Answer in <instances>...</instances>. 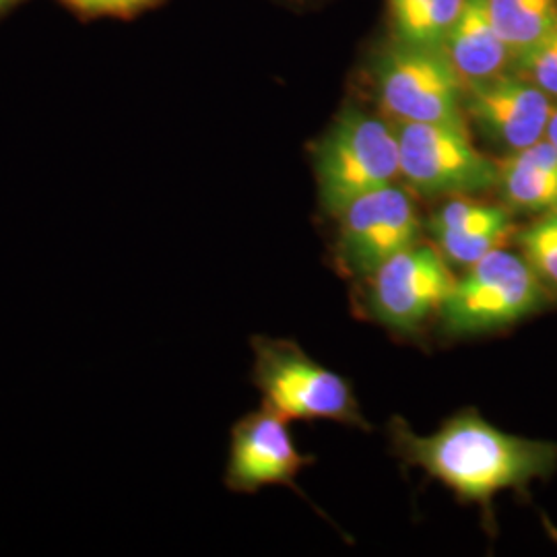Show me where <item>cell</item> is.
I'll return each mask as SVG.
<instances>
[{"label":"cell","mask_w":557,"mask_h":557,"mask_svg":"<svg viewBox=\"0 0 557 557\" xmlns=\"http://www.w3.org/2000/svg\"><path fill=\"white\" fill-rule=\"evenodd\" d=\"M391 434L398 455L409 465L442 481L462 502H478L487 515L496 494L520 492L549 478L557 467V444L506 434L475 411L448 419L432 436H418L395 418Z\"/></svg>","instance_id":"6da1fadb"},{"label":"cell","mask_w":557,"mask_h":557,"mask_svg":"<svg viewBox=\"0 0 557 557\" xmlns=\"http://www.w3.org/2000/svg\"><path fill=\"white\" fill-rule=\"evenodd\" d=\"M320 205L337 220L359 197L400 176L397 126L347 108L314 147Z\"/></svg>","instance_id":"7a4b0ae2"},{"label":"cell","mask_w":557,"mask_h":557,"mask_svg":"<svg viewBox=\"0 0 557 557\" xmlns=\"http://www.w3.org/2000/svg\"><path fill=\"white\" fill-rule=\"evenodd\" d=\"M549 298L527 259L499 246L455 281L438 317L446 335H483L537 314Z\"/></svg>","instance_id":"3957f363"},{"label":"cell","mask_w":557,"mask_h":557,"mask_svg":"<svg viewBox=\"0 0 557 557\" xmlns=\"http://www.w3.org/2000/svg\"><path fill=\"white\" fill-rule=\"evenodd\" d=\"M252 380L262 407L285 421L324 419L370 430L349 382L308 358L296 343L255 337Z\"/></svg>","instance_id":"277c9868"},{"label":"cell","mask_w":557,"mask_h":557,"mask_svg":"<svg viewBox=\"0 0 557 557\" xmlns=\"http://www.w3.org/2000/svg\"><path fill=\"white\" fill-rule=\"evenodd\" d=\"M376 94L397 124H465V83L444 50L395 40L380 54Z\"/></svg>","instance_id":"5b68a950"},{"label":"cell","mask_w":557,"mask_h":557,"mask_svg":"<svg viewBox=\"0 0 557 557\" xmlns=\"http://www.w3.org/2000/svg\"><path fill=\"white\" fill-rule=\"evenodd\" d=\"M400 176L423 197H460L498 186L499 165L479 153L467 126L397 124Z\"/></svg>","instance_id":"8992f818"},{"label":"cell","mask_w":557,"mask_h":557,"mask_svg":"<svg viewBox=\"0 0 557 557\" xmlns=\"http://www.w3.org/2000/svg\"><path fill=\"white\" fill-rule=\"evenodd\" d=\"M338 220V257L359 277H372L386 260L418 244V209L395 182L354 200Z\"/></svg>","instance_id":"52a82bcc"},{"label":"cell","mask_w":557,"mask_h":557,"mask_svg":"<svg viewBox=\"0 0 557 557\" xmlns=\"http://www.w3.org/2000/svg\"><path fill=\"white\" fill-rule=\"evenodd\" d=\"M455 281L438 248L418 242L372 275L368 306L384 326L416 333L432 314H438Z\"/></svg>","instance_id":"ba28073f"},{"label":"cell","mask_w":557,"mask_h":557,"mask_svg":"<svg viewBox=\"0 0 557 557\" xmlns=\"http://www.w3.org/2000/svg\"><path fill=\"white\" fill-rule=\"evenodd\" d=\"M465 116L508 153L545 139L556 101L518 71L465 87Z\"/></svg>","instance_id":"9c48e42d"},{"label":"cell","mask_w":557,"mask_h":557,"mask_svg":"<svg viewBox=\"0 0 557 557\" xmlns=\"http://www.w3.org/2000/svg\"><path fill=\"white\" fill-rule=\"evenodd\" d=\"M312 460L299 455L287 421L262 407L244 416L232 430L225 487L236 494H255L267 485H294L296 475Z\"/></svg>","instance_id":"30bf717a"},{"label":"cell","mask_w":557,"mask_h":557,"mask_svg":"<svg viewBox=\"0 0 557 557\" xmlns=\"http://www.w3.org/2000/svg\"><path fill=\"white\" fill-rule=\"evenodd\" d=\"M444 54L467 85L494 79L515 69L517 54L502 38L487 0H467L453 32L444 41Z\"/></svg>","instance_id":"8fae6325"},{"label":"cell","mask_w":557,"mask_h":557,"mask_svg":"<svg viewBox=\"0 0 557 557\" xmlns=\"http://www.w3.org/2000/svg\"><path fill=\"white\" fill-rule=\"evenodd\" d=\"M498 186L508 207L524 213L557 209V147L547 139L508 153L498 163Z\"/></svg>","instance_id":"7c38bea8"},{"label":"cell","mask_w":557,"mask_h":557,"mask_svg":"<svg viewBox=\"0 0 557 557\" xmlns=\"http://www.w3.org/2000/svg\"><path fill=\"white\" fill-rule=\"evenodd\" d=\"M467 0H388L395 40L442 50Z\"/></svg>","instance_id":"4fadbf2b"},{"label":"cell","mask_w":557,"mask_h":557,"mask_svg":"<svg viewBox=\"0 0 557 557\" xmlns=\"http://www.w3.org/2000/svg\"><path fill=\"white\" fill-rule=\"evenodd\" d=\"M487 7L517 59L557 27V0H487Z\"/></svg>","instance_id":"5bb4252c"},{"label":"cell","mask_w":557,"mask_h":557,"mask_svg":"<svg viewBox=\"0 0 557 557\" xmlns=\"http://www.w3.org/2000/svg\"><path fill=\"white\" fill-rule=\"evenodd\" d=\"M520 255L533 267L541 283L552 296H557V221L545 213L517 236Z\"/></svg>","instance_id":"9a60e30c"},{"label":"cell","mask_w":557,"mask_h":557,"mask_svg":"<svg viewBox=\"0 0 557 557\" xmlns=\"http://www.w3.org/2000/svg\"><path fill=\"white\" fill-rule=\"evenodd\" d=\"M510 234L512 227H479L460 232H434L432 236L436 239L444 259L469 269L478 260L487 257L492 250L499 248Z\"/></svg>","instance_id":"2e32d148"},{"label":"cell","mask_w":557,"mask_h":557,"mask_svg":"<svg viewBox=\"0 0 557 557\" xmlns=\"http://www.w3.org/2000/svg\"><path fill=\"white\" fill-rule=\"evenodd\" d=\"M515 71L533 81L552 100L557 101V27L518 57Z\"/></svg>","instance_id":"e0dca14e"},{"label":"cell","mask_w":557,"mask_h":557,"mask_svg":"<svg viewBox=\"0 0 557 557\" xmlns=\"http://www.w3.org/2000/svg\"><path fill=\"white\" fill-rule=\"evenodd\" d=\"M69 11L83 20H100V17H135L140 11L153 7L160 0H59Z\"/></svg>","instance_id":"ac0fdd59"},{"label":"cell","mask_w":557,"mask_h":557,"mask_svg":"<svg viewBox=\"0 0 557 557\" xmlns=\"http://www.w3.org/2000/svg\"><path fill=\"white\" fill-rule=\"evenodd\" d=\"M545 139L557 147V101L556 108H554V114H552V120H549V126H547V133H545Z\"/></svg>","instance_id":"d6986e66"},{"label":"cell","mask_w":557,"mask_h":557,"mask_svg":"<svg viewBox=\"0 0 557 557\" xmlns=\"http://www.w3.org/2000/svg\"><path fill=\"white\" fill-rule=\"evenodd\" d=\"M21 2H25V0H0V17L11 13L15 7H20Z\"/></svg>","instance_id":"ffe728a7"}]
</instances>
